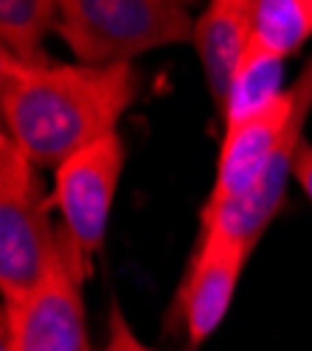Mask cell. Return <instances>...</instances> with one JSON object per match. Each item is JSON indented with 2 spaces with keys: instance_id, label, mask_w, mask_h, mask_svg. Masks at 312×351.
<instances>
[{
  "instance_id": "cell-1",
  "label": "cell",
  "mask_w": 312,
  "mask_h": 351,
  "mask_svg": "<svg viewBox=\"0 0 312 351\" xmlns=\"http://www.w3.org/2000/svg\"><path fill=\"white\" fill-rule=\"evenodd\" d=\"M138 96L132 65H40L0 56L3 132L37 169H60L71 155L116 132Z\"/></svg>"
},
{
  "instance_id": "cell-2",
  "label": "cell",
  "mask_w": 312,
  "mask_h": 351,
  "mask_svg": "<svg viewBox=\"0 0 312 351\" xmlns=\"http://www.w3.org/2000/svg\"><path fill=\"white\" fill-rule=\"evenodd\" d=\"M60 40L82 65H132L135 56L194 37V17L172 0H62Z\"/></svg>"
},
{
  "instance_id": "cell-3",
  "label": "cell",
  "mask_w": 312,
  "mask_h": 351,
  "mask_svg": "<svg viewBox=\"0 0 312 351\" xmlns=\"http://www.w3.org/2000/svg\"><path fill=\"white\" fill-rule=\"evenodd\" d=\"M53 194L40 169L3 132L0 135V289L3 301L34 292L60 256V230L51 225Z\"/></svg>"
},
{
  "instance_id": "cell-4",
  "label": "cell",
  "mask_w": 312,
  "mask_h": 351,
  "mask_svg": "<svg viewBox=\"0 0 312 351\" xmlns=\"http://www.w3.org/2000/svg\"><path fill=\"white\" fill-rule=\"evenodd\" d=\"M88 278L62 239L43 284L20 301H3L0 351H93L82 284Z\"/></svg>"
},
{
  "instance_id": "cell-5",
  "label": "cell",
  "mask_w": 312,
  "mask_h": 351,
  "mask_svg": "<svg viewBox=\"0 0 312 351\" xmlns=\"http://www.w3.org/2000/svg\"><path fill=\"white\" fill-rule=\"evenodd\" d=\"M124 160V141L112 132L53 171V206L62 214V237L84 270H91V258L104 245Z\"/></svg>"
},
{
  "instance_id": "cell-6",
  "label": "cell",
  "mask_w": 312,
  "mask_h": 351,
  "mask_svg": "<svg viewBox=\"0 0 312 351\" xmlns=\"http://www.w3.org/2000/svg\"><path fill=\"white\" fill-rule=\"evenodd\" d=\"M250 253L253 247L234 239L219 225H200V245L178 292V312L191 348H200L228 315Z\"/></svg>"
},
{
  "instance_id": "cell-7",
  "label": "cell",
  "mask_w": 312,
  "mask_h": 351,
  "mask_svg": "<svg viewBox=\"0 0 312 351\" xmlns=\"http://www.w3.org/2000/svg\"><path fill=\"white\" fill-rule=\"evenodd\" d=\"M287 93L293 99L290 119H287V127L278 141V149H276L273 160L267 163L259 186L242 202H237V206L219 211L211 219H200V225H219L222 230H228L234 239L245 242L248 247L259 245L262 233L270 228V222L281 211V202H285V194H287V178H293V163H296V155L304 143V124L312 112V53Z\"/></svg>"
},
{
  "instance_id": "cell-8",
  "label": "cell",
  "mask_w": 312,
  "mask_h": 351,
  "mask_svg": "<svg viewBox=\"0 0 312 351\" xmlns=\"http://www.w3.org/2000/svg\"><path fill=\"white\" fill-rule=\"evenodd\" d=\"M290 107V93H281L259 112L248 115L245 121L225 127V138L217 158V180L200 211V219H211L219 211L237 206L259 186L267 163L278 149L281 132L287 127Z\"/></svg>"
},
{
  "instance_id": "cell-9",
  "label": "cell",
  "mask_w": 312,
  "mask_h": 351,
  "mask_svg": "<svg viewBox=\"0 0 312 351\" xmlns=\"http://www.w3.org/2000/svg\"><path fill=\"white\" fill-rule=\"evenodd\" d=\"M253 34V0H214L194 20V48L200 56L206 84L211 90L219 119L228 110L231 84L245 60Z\"/></svg>"
},
{
  "instance_id": "cell-10",
  "label": "cell",
  "mask_w": 312,
  "mask_h": 351,
  "mask_svg": "<svg viewBox=\"0 0 312 351\" xmlns=\"http://www.w3.org/2000/svg\"><path fill=\"white\" fill-rule=\"evenodd\" d=\"M60 25V3L53 0H3L0 3V45L9 60L40 68L51 65L45 37Z\"/></svg>"
},
{
  "instance_id": "cell-11",
  "label": "cell",
  "mask_w": 312,
  "mask_h": 351,
  "mask_svg": "<svg viewBox=\"0 0 312 351\" xmlns=\"http://www.w3.org/2000/svg\"><path fill=\"white\" fill-rule=\"evenodd\" d=\"M281 73H285V60L259 45H248L245 60L237 71L231 84L228 110H225V127H234L245 121L248 115L259 112L270 101L281 96Z\"/></svg>"
},
{
  "instance_id": "cell-12",
  "label": "cell",
  "mask_w": 312,
  "mask_h": 351,
  "mask_svg": "<svg viewBox=\"0 0 312 351\" xmlns=\"http://www.w3.org/2000/svg\"><path fill=\"white\" fill-rule=\"evenodd\" d=\"M309 37L312 0H253V45L287 60Z\"/></svg>"
},
{
  "instance_id": "cell-13",
  "label": "cell",
  "mask_w": 312,
  "mask_h": 351,
  "mask_svg": "<svg viewBox=\"0 0 312 351\" xmlns=\"http://www.w3.org/2000/svg\"><path fill=\"white\" fill-rule=\"evenodd\" d=\"M101 351H158V348L147 346L144 340H138L121 304H112L110 315H107V340H104Z\"/></svg>"
},
{
  "instance_id": "cell-14",
  "label": "cell",
  "mask_w": 312,
  "mask_h": 351,
  "mask_svg": "<svg viewBox=\"0 0 312 351\" xmlns=\"http://www.w3.org/2000/svg\"><path fill=\"white\" fill-rule=\"evenodd\" d=\"M293 178H296V183L304 189V194L312 202V143H301V149L296 155V163H293Z\"/></svg>"
}]
</instances>
